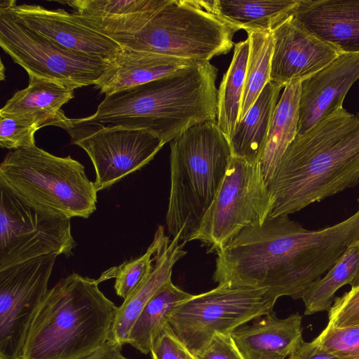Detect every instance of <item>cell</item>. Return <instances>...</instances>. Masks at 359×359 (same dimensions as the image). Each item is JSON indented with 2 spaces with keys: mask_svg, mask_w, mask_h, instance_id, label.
<instances>
[{
  "mask_svg": "<svg viewBox=\"0 0 359 359\" xmlns=\"http://www.w3.org/2000/svg\"><path fill=\"white\" fill-rule=\"evenodd\" d=\"M12 8L27 27L66 48L108 62L122 49L118 43L83 24L74 13L35 4L18 5L13 0Z\"/></svg>",
  "mask_w": 359,
  "mask_h": 359,
  "instance_id": "15",
  "label": "cell"
},
{
  "mask_svg": "<svg viewBox=\"0 0 359 359\" xmlns=\"http://www.w3.org/2000/svg\"><path fill=\"white\" fill-rule=\"evenodd\" d=\"M0 271L36 257L73 255L70 219L44 215L0 185Z\"/></svg>",
  "mask_w": 359,
  "mask_h": 359,
  "instance_id": "11",
  "label": "cell"
},
{
  "mask_svg": "<svg viewBox=\"0 0 359 359\" xmlns=\"http://www.w3.org/2000/svg\"><path fill=\"white\" fill-rule=\"evenodd\" d=\"M169 0H73L62 3L86 26L119 44L140 32Z\"/></svg>",
  "mask_w": 359,
  "mask_h": 359,
  "instance_id": "17",
  "label": "cell"
},
{
  "mask_svg": "<svg viewBox=\"0 0 359 359\" xmlns=\"http://www.w3.org/2000/svg\"><path fill=\"white\" fill-rule=\"evenodd\" d=\"M0 185L27 205L58 219L88 218L96 210L97 191L84 166L36 145L5 156Z\"/></svg>",
  "mask_w": 359,
  "mask_h": 359,
  "instance_id": "6",
  "label": "cell"
},
{
  "mask_svg": "<svg viewBox=\"0 0 359 359\" xmlns=\"http://www.w3.org/2000/svg\"><path fill=\"white\" fill-rule=\"evenodd\" d=\"M359 282V243L349 247L323 278L314 282L302 297L305 315L329 311L335 292L342 286Z\"/></svg>",
  "mask_w": 359,
  "mask_h": 359,
  "instance_id": "28",
  "label": "cell"
},
{
  "mask_svg": "<svg viewBox=\"0 0 359 359\" xmlns=\"http://www.w3.org/2000/svg\"><path fill=\"white\" fill-rule=\"evenodd\" d=\"M189 294L168 280L152 296L132 326L126 344L144 354L150 353L152 343L168 324L175 307L191 298Z\"/></svg>",
  "mask_w": 359,
  "mask_h": 359,
  "instance_id": "26",
  "label": "cell"
},
{
  "mask_svg": "<svg viewBox=\"0 0 359 359\" xmlns=\"http://www.w3.org/2000/svg\"><path fill=\"white\" fill-rule=\"evenodd\" d=\"M239 29L205 10L199 1L169 0L123 47L191 61L228 53Z\"/></svg>",
  "mask_w": 359,
  "mask_h": 359,
  "instance_id": "7",
  "label": "cell"
},
{
  "mask_svg": "<svg viewBox=\"0 0 359 359\" xmlns=\"http://www.w3.org/2000/svg\"><path fill=\"white\" fill-rule=\"evenodd\" d=\"M179 238L168 241L159 250L150 273L142 283L117 307L108 341L123 346L126 344L129 332L139 315L157 290L171 278L175 264L187 252L186 242L180 243Z\"/></svg>",
  "mask_w": 359,
  "mask_h": 359,
  "instance_id": "22",
  "label": "cell"
},
{
  "mask_svg": "<svg viewBox=\"0 0 359 359\" xmlns=\"http://www.w3.org/2000/svg\"><path fill=\"white\" fill-rule=\"evenodd\" d=\"M122 346L107 341L84 359H129L121 354Z\"/></svg>",
  "mask_w": 359,
  "mask_h": 359,
  "instance_id": "37",
  "label": "cell"
},
{
  "mask_svg": "<svg viewBox=\"0 0 359 359\" xmlns=\"http://www.w3.org/2000/svg\"><path fill=\"white\" fill-rule=\"evenodd\" d=\"M287 359H339L327 351L314 340L311 342L303 341Z\"/></svg>",
  "mask_w": 359,
  "mask_h": 359,
  "instance_id": "36",
  "label": "cell"
},
{
  "mask_svg": "<svg viewBox=\"0 0 359 359\" xmlns=\"http://www.w3.org/2000/svg\"><path fill=\"white\" fill-rule=\"evenodd\" d=\"M0 46L29 76L50 80L74 90L95 85L109 65L30 29L13 10L12 0L0 2Z\"/></svg>",
  "mask_w": 359,
  "mask_h": 359,
  "instance_id": "8",
  "label": "cell"
},
{
  "mask_svg": "<svg viewBox=\"0 0 359 359\" xmlns=\"http://www.w3.org/2000/svg\"><path fill=\"white\" fill-rule=\"evenodd\" d=\"M249 54L238 122L270 81L273 49L271 31H249Z\"/></svg>",
  "mask_w": 359,
  "mask_h": 359,
  "instance_id": "29",
  "label": "cell"
},
{
  "mask_svg": "<svg viewBox=\"0 0 359 359\" xmlns=\"http://www.w3.org/2000/svg\"><path fill=\"white\" fill-rule=\"evenodd\" d=\"M302 82L294 81L284 88L274 111L259 162L267 185L286 149L297 135Z\"/></svg>",
  "mask_w": 359,
  "mask_h": 359,
  "instance_id": "25",
  "label": "cell"
},
{
  "mask_svg": "<svg viewBox=\"0 0 359 359\" xmlns=\"http://www.w3.org/2000/svg\"><path fill=\"white\" fill-rule=\"evenodd\" d=\"M57 257L42 256L0 271V359L18 358Z\"/></svg>",
  "mask_w": 359,
  "mask_h": 359,
  "instance_id": "12",
  "label": "cell"
},
{
  "mask_svg": "<svg viewBox=\"0 0 359 359\" xmlns=\"http://www.w3.org/2000/svg\"><path fill=\"white\" fill-rule=\"evenodd\" d=\"M169 241L164 229L159 226L151 244L146 252L138 258L109 268L104 271L97 282L115 278L114 290L118 296L126 299L147 277L154 268L159 250Z\"/></svg>",
  "mask_w": 359,
  "mask_h": 359,
  "instance_id": "30",
  "label": "cell"
},
{
  "mask_svg": "<svg viewBox=\"0 0 359 359\" xmlns=\"http://www.w3.org/2000/svg\"><path fill=\"white\" fill-rule=\"evenodd\" d=\"M276 301L266 289L218 285L179 304L168 325L196 355L215 334H231L246 323L266 315Z\"/></svg>",
  "mask_w": 359,
  "mask_h": 359,
  "instance_id": "9",
  "label": "cell"
},
{
  "mask_svg": "<svg viewBox=\"0 0 359 359\" xmlns=\"http://www.w3.org/2000/svg\"><path fill=\"white\" fill-rule=\"evenodd\" d=\"M39 129L34 125L11 114L0 112V146L19 149L35 146L34 135Z\"/></svg>",
  "mask_w": 359,
  "mask_h": 359,
  "instance_id": "32",
  "label": "cell"
},
{
  "mask_svg": "<svg viewBox=\"0 0 359 359\" xmlns=\"http://www.w3.org/2000/svg\"><path fill=\"white\" fill-rule=\"evenodd\" d=\"M67 132L91 160L97 191L146 165L165 144L149 131L122 126L75 127Z\"/></svg>",
  "mask_w": 359,
  "mask_h": 359,
  "instance_id": "13",
  "label": "cell"
},
{
  "mask_svg": "<svg viewBox=\"0 0 359 359\" xmlns=\"http://www.w3.org/2000/svg\"><path fill=\"white\" fill-rule=\"evenodd\" d=\"M272 201L259 163L232 156L220 188L193 240L217 252L245 227L263 222Z\"/></svg>",
  "mask_w": 359,
  "mask_h": 359,
  "instance_id": "10",
  "label": "cell"
},
{
  "mask_svg": "<svg viewBox=\"0 0 359 359\" xmlns=\"http://www.w3.org/2000/svg\"><path fill=\"white\" fill-rule=\"evenodd\" d=\"M74 91L50 80L29 76L28 86L15 92L0 112L16 116L38 129L55 126L68 131L73 126L62 107L74 97Z\"/></svg>",
  "mask_w": 359,
  "mask_h": 359,
  "instance_id": "20",
  "label": "cell"
},
{
  "mask_svg": "<svg viewBox=\"0 0 359 359\" xmlns=\"http://www.w3.org/2000/svg\"><path fill=\"white\" fill-rule=\"evenodd\" d=\"M359 243V217L308 230L288 216L245 227L219 250L213 280L229 287L266 289L275 299H302L351 246Z\"/></svg>",
  "mask_w": 359,
  "mask_h": 359,
  "instance_id": "1",
  "label": "cell"
},
{
  "mask_svg": "<svg viewBox=\"0 0 359 359\" xmlns=\"http://www.w3.org/2000/svg\"><path fill=\"white\" fill-rule=\"evenodd\" d=\"M150 353L152 359H196L177 337L168 324L154 340Z\"/></svg>",
  "mask_w": 359,
  "mask_h": 359,
  "instance_id": "34",
  "label": "cell"
},
{
  "mask_svg": "<svg viewBox=\"0 0 359 359\" xmlns=\"http://www.w3.org/2000/svg\"><path fill=\"white\" fill-rule=\"evenodd\" d=\"M203 8L239 30L271 31L287 19L299 0L199 1Z\"/></svg>",
  "mask_w": 359,
  "mask_h": 359,
  "instance_id": "24",
  "label": "cell"
},
{
  "mask_svg": "<svg viewBox=\"0 0 359 359\" xmlns=\"http://www.w3.org/2000/svg\"><path fill=\"white\" fill-rule=\"evenodd\" d=\"M328 325L344 327L359 326V283L334 299L328 311Z\"/></svg>",
  "mask_w": 359,
  "mask_h": 359,
  "instance_id": "33",
  "label": "cell"
},
{
  "mask_svg": "<svg viewBox=\"0 0 359 359\" xmlns=\"http://www.w3.org/2000/svg\"><path fill=\"white\" fill-rule=\"evenodd\" d=\"M359 184V113L341 108L294 140L268 183L269 217L287 216Z\"/></svg>",
  "mask_w": 359,
  "mask_h": 359,
  "instance_id": "2",
  "label": "cell"
},
{
  "mask_svg": "<svg viewBox=\"0 0 359 359\" xmlns=\"http://www.w3.org/2000/svg\"><path fill=\"white\" fill-rule=\"evenodd\" d=\"M270 81L285 88L322 69L340 53L296 22L291 15L272 30Z\"/></svg>",
  "mask_w": 359,
  "mask_h": 359,
  "instance_id": "14",
  "label": "cell"
},
{
  "mask_svg": "<svg viewBox=\"0 0 359 359\" xmlns=\"http://www.w3.org/2000/svg\"><path fill=\"white\" fill-rule=\"evenodd\" d=\"M248 54V39L234 44L231 62L218 89L217 123L229 142L238 122Z\"/></svg>",
  "mask_w": 359,
  "mask_h": 359,
  "instance_id": "27",
  "label": "cell"
},
{
  "mask_svg": "<svg viewBox=\"0 0 359 359\" xmlns=\"http://www.w3.org/2000/svg\"><path fill=\"white\" fill-rule=\"evenodd\" d=\"M232 156L217 121L194 126L170 142L169 233L192 241L212 203Z\"/></svg>",
  "mask_w": 359,
  "mask_h": 359,
  "instance_id": "5",
  "label": "cell"
},
{
  "mask_svg": "<svg viewBox=\"0 0 359 359\" xmlns=\"http://www.w3.org/2000/svg\"><path fill=\"white\" fill-rule=\"evenodd\" d=\"M359 79V53H341L328 65L302 81L297 135L308 132L343 108L344 97Z\"/></svg>",
  "mask_w": 359,
  "mask_h": 359,
  "instance_id": "16",
  "label": "cell"
},
{
  "mask_svg": "<svg viewBox=\"0 0 359 359\" xmlns=\"http://www.w3.org/2000/svg\"><path fill=\"white\" fill-rule=\"evenodd\" d=\"M299 313L277 318L272 311L231 334L244 359H286L304 341Z\"/></svg>",
  "mask_w": 359,
  "mask_h": 359,
  "instance_id": "19",
  "label": "cell"
},
{
  "mask_svg": "<svg viewBox=\"0 0 359 359\" xmlns=\"http://www.w3.org/2000/svg\"><path fill=\"white\" fill-rule=\"evenodd\" d=\"M4 65L2 63V61H1V80L3 81L4 80Z\"/></svg>",
  "mask_w": 359,
  "mask_h": 359,
  "instance_id": "38",
  "label": "cell"
},
{
  "mask_svg": "<svg viewBox=\"0 0 359 359\" xmlns=\"http://www.w3.org/2000/svg\"><path fill=\"white\" fill-rule=\"evenodd\" d=\"M314 341L339 359H359V326L327 325Z\"/></svg>",
  "mask_w": 359,
  "mask_h": 359,
  "instance_id": "31",
  "label": "cell"
},
{
  "mask_svg": "<svg viewBox=\"0 0 359 359\" xmlns=\"http://www.w3.org/2000/svg\"><path fill=\"white\" fill-rule=\"evenodd\" d=\"M196 359H244L231 334L217 333L207 346L194 355Z\"/></svg>",
  "mask_w": 359,
  "mask_h": 359,
  "instance_id": "35",
  "label": "cell"
},
{
  "mask_svg": "<svg viewBox=\"0 0 359 359\" xmlns=\"http://www.w3.org/2000/svg\"><path fill=\"white\" fill-rule=\"evenodd\" d=\"M191 62L122 46L94 86L106 96L168 76Z\"/></svg>",
  "mask_w": 359,
  "mask_h": 359,
  "instance_id": "21",
  "label": "cell"
},
{
  "mask_svg": "<svg viewBox=\"0 0 359 359\" xmlns=\"http://www.w3.org/2000/svg\"><path fill=\"white\" fill-rule=\"evenodd\" d=\"M290 15L340 54L359 53V1L299 0Z\"/></svg>",
  "mask_w": 359,
  "mask_h": 359,
  "instance_id": "18",
  "label": "cell"
},
{
  "mask_svg": "<svg viewBox=\"0 0 359 359\" xmlns=\"http://www.w3.org/2000/svg\"><path fill=\"white\" fill-rule=\"evenodd\" d=\"M98 284L72 273L48 290L18 359H84L105 343L117 306Z\"/></svg>",
  "mask_w": 359,
  "mask_h": 359,
  "instance_id": "4",
  "label": "cell"
},
{
  "mask_svg": "<svg viewBox=\"0 0 359 359\" xmlns=\"http://www.w3.org/2000/svg\"><path fill=\"white\" fill-rule=\"evenodd\" d=\"M217 69L209 61L109 95L91 116L71 118L74 127L122 126L149 131L164 144L189 128L216 121Z\"/></svg>",
  "mask_w": 359,
  "mask_h": 359,
  "instance_id": "3",
  "label": "cell"
},
{
  "mask_svg": "<svg viewBox=\"0 0 359 359\" xmlns=\"http://www.w3.org/2000/svg\"><path fill=\"white\" fill-rule=\"evenodd\" d=\"M282 88L270 81L238 122L229 142L232 156L252 163L259 162Z\"/></svg>",
  "mask_w": 359,
  "mask_h": 359,
  "instance_id": "23",
  "label": "cell"
}]
</instances>
